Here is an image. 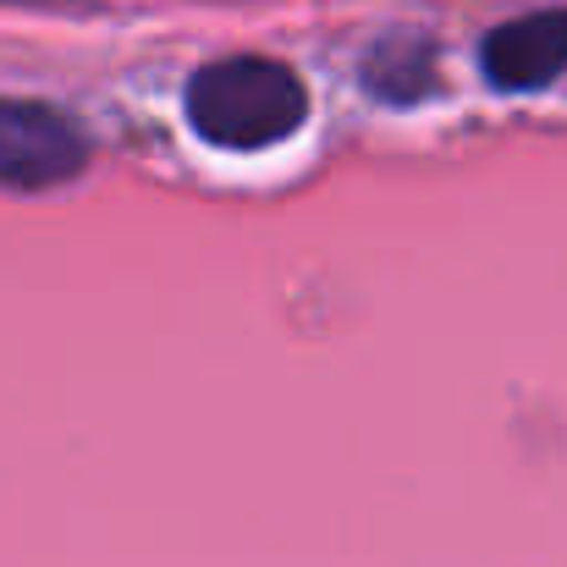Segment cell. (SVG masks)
<instances>
[{
  "mask_svg": "<svg viewBox=\"0 0 567 567\" xmlns=\"http://www.w3.org/2000/svg\"><path fill=\"white\" fill-rule=\"evenodd\" d=\"M309 116L303 83L265 55H226L188 78V122L215 150H270Z\"/></svg>",
  "mask_w": 567,
  "mask_h": 567,
  "instance_id": "6da1fadb",
  "label": "cell"
},
{
  "mask_svg": "<svg viewBox=\"0 0 567 567\" xmlns=\"http://www.w3.org/2000/svg\"><path fill=\"white\" fill-rule=\"evenodd\" d=\"M89 166L83 133L33 100H0V188L44 193L72 183Z\"/></svg>",
  "mask_w": 567,
  "mask_h": 567,
  "instance_id": "7a4b0ae2",
  "label": "cell"
},
{
  "mask_svg": "<svg viewBox=\"0 0 567 567\" xmlns=\"http://www.w3.org/2000/svg\"><path fill=\"white\" fill-rule=\"evenodd\" d=\"M485 78L507 94H529L546 89L567 72V11H529L518 22H502L485 50Z\"/></svg>",
  "mask_w": 567,
  "mask_h": 567,
  "instance_id": "3957f363",
  "label": "cell"
},
{
  "mask_svg": "<svg viewBox=\"0 0 567 567\" xmlns=\"http://www.w3.org/2000/svg\"><path fill=\"white\" fill-rule=\"evenodd\" d=\"M364 89L385 105H419L435 94V44L430 39H380L364 55Z\"/></svg>",
  "mask_w": 567,
  "mask_h": 567,
  "instance_id": "277c9868",
  "label": "cell"
}]
</instances>
